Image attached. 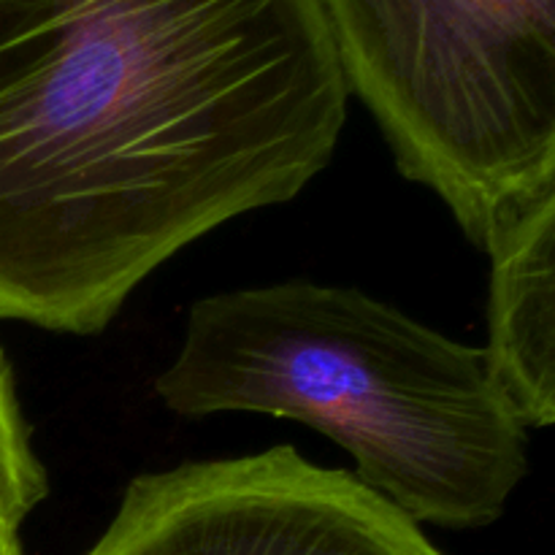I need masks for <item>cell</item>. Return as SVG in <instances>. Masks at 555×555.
<instances>
[{"label":"cell","instance_id":"cell-1","mask_svg":"<svg viewBox=\"0 0 555 555\" xmlns=\"http://www.w3.org/2000/svg\"><path fill=\"white\" fill-rule=\"evenodd\" d=\"M347 98L323 0H0V320L103 331L325 171Z\"/></svg>","mask_w":555,"mask_h":555},{"label":"cell","instance_id":"cell-5","mask_svg":"<svg viewBox=\"0 0 555 555\" xmlns=\"http://www.w3.org/2000/svg\"><path fill=\"white\" fill-rule=\"evenodd\" d=\"M488 356L526 426H555V184L491 249Z\"/></svg>","mask_w":555,"mask_h":555},{"label":"cell","instance_id":"cell-2","mask_svg":"<svg viewBox=\"0 0 555 555\" xmlns=\"http://www.w3.org/2000/svg\"><path fill=\"white\" fill-rule=\"evenodd\" d=\"M155 393L182 417L263 412L325 434L417 526H491L529 472V426L486 347L356 287L280 282L201 298Z\"/></svg>","mask_w":555,"mask_h":555},{"label":"cell","instance_id":"cell-3","mask_svg":"<svg viewBox=\"0 0 555 555\" xmlns=\"http://www.w3.org/2000/svg\"><path fill=\"white\" fill-rule=\"evenodd\" d=\"M396 166L491 253L555 184V0H323Z\"/></svg>","mask_w":555,"mask_h":555},{"label":"cell","instance_id":"cell-4","mask_svg":"<svg viewBox=\"0 0 555 555\" xmlns=\"http://www.w3.org/2000/svg\"><path fill=\"white\" fill-rule=\"evenodd\" d=\"M87 555H442L345 469L291 444L141 475Z\"/></svg>","mask_w":555,"mask_h":555},{"label":"cell","instance_id":"cell-6","mask_svg":"<svg viewBox=\"0 0 555 555\" xmlns=\"http://www.w3.org/2000/svg\"><path fill=\"white\" fill-rule=\"evenodd\" d=\"M47 469L30 444V428L16 399L9 358L0 350V524L20 529L47 499Z\"/></svg>","mask_w":555,"mask_h":555},{"label":"cell","instance_id":"cell-7","mask_svg":"<svg viewBox=\"0 0 555 555\" xmlns=\"http://www.w3.org/2000/svg\"><path fill=\"white\" fill-rule=\"evenodd\" d=\"M0 555H22L20 529L9 524H0Z\"/></svg>","mask_w":555,"mask_h":555}]
</instances>
